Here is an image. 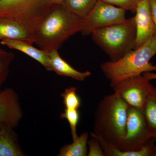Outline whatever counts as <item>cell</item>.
<instances>
[{"label": "cell", "instance_id": "1", "mask_svg": "<svg viewBox=\"0 0 156 156\" xmlns=\"http://www.w3.org/2000/svg\"><path fill=\"white\" fill-rule=\"evenodd\" d=\"M83 19L63 5L50 6L34 30V43L47 52L58 50L70 37L80 32Z\"/></svg>", "mask_w": 156, "mask_h": 156}, {"label": "cell", "instance_id": "2", "mask_svg": "<svg viewBox=\"0 0 156 156\" xmlns=\"http://www.w3.org/2000/svg\"><path fill=\"white\" fill-rule=\"evenodd\" d=\"M106 156H154L155 142L143 110L129 106L125 136L118 147L99 139Z\"/></svg>", "mask_w": 156, "mask_h": 156}, {"label": "cell", "instance_id": "3", "mask_svg": "<svg viewBox=\"0 0 156 156\" xmlns=\"http://www.w3.org/2000/svg\"><path fill=\"white\" fill-rule=\"evenodd\" d=\"M129 106L118 93L104 96L95 113L93 133L119 147L124 139Z\"/></svg>", "mask_w": 156, "mask_h": 156}, {"label": "cell", "instance_id": "4", "mask_svg": "<svg viewBox=\"0 0 156 156\" xmlns=\"http://www.w3.org/2000/svg\"><path fill=\"white\" fill-rule=\"evenodd\" d=\"M156 55V35L137 49L131 50L116 61L105 62L100 69L110 83L144 73L156 72V65L150 62Z\"/></svg>", "mask_w": 156, "mask_h": 156}, {"label": "cell", "instance_id": "5", "mask_svg": "<svg viewBox=\"0 0 156 156\" xmlns=\"http://www.w3.org/2000/svg\"><path fill=\"white\" fill-rule=\"evenodd\" d=\"M91 35L93 41L108 55L110 61H116L134 49L136 38L135 17L98 29Z\"/></svg>", "mask_w": 156, "mask_h": 156}, {"label": "cell", "instance_id": "6", "mask_svg": "<svg viewBox=\"0 0 156 156\" xmlns=\"http://www.w3.org/2000/svg\"><path fill=\"white\" fill-rule=\"evenodd\" d=\"M41 1L0 0V17L17 20L34 31L46 9L42 8Z\"/></svg>", "mask_w": 156, "mask_h": 156}, {"label": "cell", "instance_id": "7", "mask_svg": "<svg viewBox=\"0 0 156 156\" xmlns=\"http://www.w3.org/2000/svg\"><path fill=\"white\" fill-rule=\"evenodd\" d=\"M150 81L143 75H140L110 83V85L128 106L143 109L154 87Z\"/></svg>", "mask_w": 156, "mask_h": 156}, {"label": "cell", "instance_id": "8", "mask_svg": "<svg viewBox=\"0 0 156 156\" xmlns=\"http://www.w3.org/2000/svg\"><path fill=\"white\" fill-rule=\"evenodd\" d=\"M125 9L98 0L87 17L83 19L80 32L84 36L94 30L124 22L126 20Z\"/></svg>", "mask_w": 156, "mask_h": 156}, {"label": "cell", "instance_id": "9", "mask_svg": "<svg viewBox=\"0 0 156 156\" xmlns=\"http://www.w3.org/2000/svg\"><path fill=\"white\" fill-rule=\"evenodd\" d=\"M23 116L19 97L15 90L7 88L0 92V130L17 128Z\"/></svg>", "mask_w": 156, "mask_h": 156}, {"label": "cell", "instance_id": "10", "mask_svg": "<svg viewBox=\"0 0 156 156\" xmlns=\"http://www.w3.org/2000/svg\"><path fill=\"white\" fill-rule=\"evenodd\" d=\"M135 13L136 38L134 49L139 48L156 35L149 0H140Z\"/></svg>", "mask_w": 156, "mask_h": 156}, {"label": "cell", "instance_id": "11", "mask_svg": "<svg viewBox=\"0 0 156 156\" xmlns=\"http://www.w3.org/2000/svg\"><path fill=\"white\" fill-rule=\"evenodd\" d=\"M21 40L33 44V31L17 20L0 17V40Z\"/></svg>", "mask_w": 156, "mask_h": 156}, {"label": "cell", "instance_id": "12", "mask_svg": "<svg viewBox=\"0 0 156 156\" xmlns=\"http://www.w3.org/2000/svg\"><path fill=\"white\" fill-rule=\"evenodd\" d=\"M0 44L7 46L10 49L18 50L24 53L39 62L48 71H52L49 52L37 49L32 45V44L21 40H2Z\"/></svg>", "mask_w": 156, "mask_h": 156}, {"label": "cell", "instance_id": "13", "mask_svg": "<svg viewBox=\"0 0 156 156\" xmlns=\"http://www.w3.org/2000/svg\"><path fill=\"white\" fill-rule=\"evenodd\" d=\"M48 52L52 71H54L58 75L68 77L80 82L85 81L92 75V73L89 71L82 72L75 69L61 58L58 50H51Z\"/></svg>", "mask_w": 156, "mask_h": 156}, {"label": "cell", "instance_id": "14", "mask_svg": "<svg viewBox=\"0 0 156 156\" xmlns=\"http://www.w3.org/2000/svg\"><path fill=\"white\" fill-rule=\"evenodd\" d=\"M25 154L14 128L5 127L0 130V156H24Z\"/></svg>", "mask_w": 156, "mask_h": 156}, {"label": "cell", "instance_id": "15", "mask_svg": "<svg viewBox=\"0 0 156 156\" xmlns=\"http://www.w3.org/2000/svg\"><path fill=\"white\" fill-rule=\"evenodd\" d=\"M89 134L84 132L70 144H66L59 150L58 156H86L88 155Z\"/></svg>", "mask_w": 156, "mask_h": 156}, {"label": "cell", "instance_id": "16", "mask_svg": "<svg viewBox=\"0 0 156 156\" xmlns=\"http://www.w3.org/2000/svg\"><path fill=\"white\" fill-rule=\"evenodd\" d=\"M142 110L152 138L156 142V87L149 95Z\"/></svg>", "mask_w": 156, "mask_h": 156}, {"label": "cell", "instance_id": "17", "mask_svg": "<svg viewBox=\"0 0 156 156\" xmlns=\"http://www.w3.org/2000/svg\"><path fill=\"white\" fill-rule=\"evenodd\" d=\"M98 1L65 0L62 5L72 13L84 19L94 8Z\"/></svg>", "mask_w": 156, "mask_h": 156}, {"label": "cell", "instance_id": "18", "mask_svg": "<svg viewBox=\"0 0 156 156\" xmlns=\"http://www.w3.org/2000/svg\"><path fill=\"white\" fill-rule=\"evenodd\" d=\"M65 108L79 109L81 105V100L77 94L76 87L67 88L61 94Z\"/></svg>", "mask_w": 156, "mask_h": 156}, {"label": "cell", "instance_id": "19", "mask_svg": "<svg viewBox=\"0 0 156 156\" xmlns=\"http://www.w3.org/2000/svg\"><path fill=\"white\" fill-rule=\"evenodd\" d=\"M14 58V54L11 52L6 51L0 53V92L2 91V86L9 75L10 66Z\"/></svg>", "mask_w": 156, "mask_h": 156}, {"label": "cell", "instance_id": "20", "mask_svg": "<svg viewBox=\"0 0 156 156\" xmlns=\"http://www.w3.org/2000/svg\"><path fill=\"white\" fill-rule=\"evenodd\" d=\"M60 117L61 119L66 120L68 122L73 140L76 138L78 136L77 127L80 119L79 109L65 108L64 112L60 115Z\"/></svg>", "mask_w": 156, "mask_h": 156}, {"label": "cell", "instance_id": "21", "mask_svg": "<svg viewBox=\"0 0 156 156\" xmlns=\"http://www.w3.org/2000/svg\"><path fill=\"white\" fill-rule=\"evenodd\" d=\"M104 2L131 11L136 12V7L140 0H100Z\"/></svg>", "mask_w": 156, "mask_h": 156}, {"label": "cell", "instance_id": "22", "mask_svg": "<svg viewBox=\"0 0 156 156\" xmlns=\"http://www.w3.org/2000/svg\"><path fill=\"white\" fill-rule=\"evenodd\" d=\"M88 145L89 150L88 156H105L103 149L101 147L99 140L93 136L88 140Z\"/></svg>", "mask_w": 156, "mask_h": 156}, {"label": "cell", "instance_id": "23", "mask_svg": "<svg viewBox=\"0 0 156 156\" xmlns=\"http://www.w3.org/2000/svg\"><path fill=\"white\" fill-rule=\"evenodd\" d=\"M65 0H41V6L43 9H47L54 5H62Z\"/></svg>", "mask_w": 156, "mask_h": 156}, {"label": "cell", "instance_id": "24", "mask_svg": "<svg viewBox=\"0 0 156 156\" xmlns=\"http://www.w3.org/2000/svg\"><path fill=\"white\" fill-rule=\"evenodd\" d=\"M151 12L156 28V0H149Z\"/></svg>", "mask_w": 156, "mask_h": 156}, {"label": "cell", "instance_id": "25", "mask_svg": "<svg viewBox=\"0 0 156 156\" xmlns=\"http://www.w3.org/2000/svg\"><path fill=\"white\" fill-rule=\"evenodd\" d=\"M143 75L149 80H156V73L153 72H147L143 74Z\"/></svg>", "mask_w": 156, "mask_h": 156}, {"label": "cell", "instance_id": "26", "mask_svg": "<svg viewBox=\"0 0 156 156\" xmlns=\"http://www.w3.org/2000/svg\"><path fill=\"white\" fill-rule=\"evenodd\" d=\"M5 52H6V51H5V50H2V49H1V48H0V53H5Z\"/></svg>", "mask_w": 156, "mask_h": 156}, {"label": "cell", "instance_id": "27", "mask_svg": "<svg viewBox=\"0 0 156 156\" xmlns=\"http://www.w3.org/2000/svg\"><path fill=\"white\" fill-rule=\"evenodd\" d=\"M156 156V145H155L154 147V156Z\"/></svg>", "mask_w": 156, "mask_h": 156}]
</instances>
